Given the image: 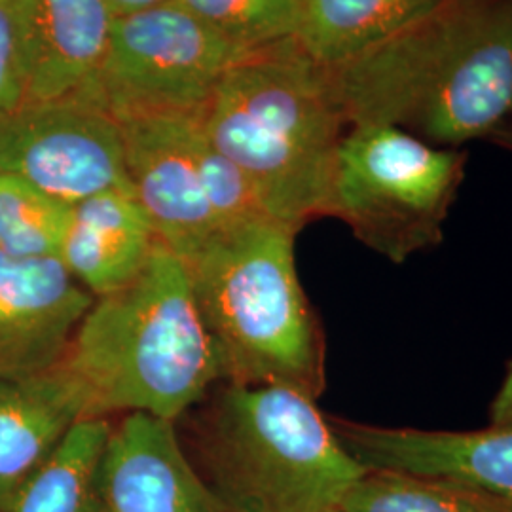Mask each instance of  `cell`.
I'll return each instance as SVG.
<instances>
[{"label":"cell","instance_id":"277c9868","mask_svg":"<svg viewBox=\"0 0 512 512\" xmlns=\"http://www.w3.org/2000/svg\"><path fill=\"white\" fill-rule=\"evenodd\" d=\"M202 128L247 175L270 219L300 232L311 219L327 217L348 124L325 69L294 40L228 71L203 110Z\"/></svg>","mask_w":512,"mask_h":512},{"label":"cell","instance_id":"7c38bea8","mask_svg":"<svg viewBox=\"0 0 512 512\" xmlns=\"http://www.w3.org/2000/svg\"><path fill=\"white\" fill-rule=\"evenodd\" d=\"M16 19L23 105L65 99L97 103V80L116 19L109 4L105 0H16Z\"/></svg>","mask_w":512,"mask_h":512},{"label":"cell","instance_id":"603a6c76","mask_svg":"<svg viewBox=\"0 0 512 512\" xmlns=\"http://www.w3.org/2000/svg\"><path fill=\"white\" fill-rule=\"evenodd\" d=\"M490 421L494 425L512 423V359L505 366L503 380L497 387L492 404H490Z\"/></svg>","mask_w":512,"mask_h":512},{"label":"cell","instance_id":"7402d4cb","mask_svg":"<svg viewBox=\"0 0 512 512\" xmlns=\"http://www.w3.org/2000/svg\"><path fill=\"white\" fill-rule=\"evenodd\" d=\"M25 84L19 52L16 0H0V116L23 105Z\"/></svg>","mask_w":512,"mask_h":512},{"label":"cell","instance_id":"9c48e42d","mask_svg":"<svg viewBox=\"0 0 512 512\" xmlns=\"http://www.w3.org/2000/svg\"><path fill=\"white\" fill-rule=\"evenodd\" d=\"M202 116H145L118 122L135 198L158 239L183 262L219 234L196 162Z\"/></svg>","mask_w":512,"mask_h":512},{"label":"cell","instance_id":"8fae6325","mask_svg":"<svg viewBox=\"0 0 512 512\" xmlns=\"http://www.w3.org/2000/svg\"><path fill=\"white\" fill-rule=\"evenodd\" d=\"M93 300L59 258L0 251V378L61 365Z\"/></svg>","mask_w":512,"mask_h":512},{"label":"cell","instance_id":"52a82bcc","mask_svg":"<svg viewBox=\"0 0 512 512\" xmlns=\"http://www.w3.org/2000/svg\"><path fill=\"white\" fill-rule=\"evenodd\" d=\"M177 0L118 16L97 80V103L116 122L202 116L220 80L247 59Z\"/></svg>","mask_w":512,"mask_h":512},{"label":"cell","instance_id":"8992f818","mask_svg":"<svg viewBox=\"0 0 512 512\" xmlns=\"http://www.w3.org/2000/svg\"><path fill=\"white\" fill-rule=\"evenodd\" d=\"M467 162L465 148L435 147L393 126H351L336 150L327 217L403 264L442 243Z\"/></svg>","mask_w":512,"mask_h":512},{"label":"cell","instance_id":"5bb4252c","mask_svg":"<svg viewBox=\"0 0 512 512\" xmlns=\"http://www.w3.org/2000/svg\"><path fill=\"white\" fill-rule=\"evenodd\" d=\"M88 416L84 389L63 365L48 372L0 378V512Z\"/></svg>","mask_w":512,"mask_h":512},{"label":"cell","instance_id":"d4e9b609","mask_svg":"<svg viewBox=\"0 0 512 512\" xmlns=\"http://www.w3.org/2000/svg\"><path fill=\"white\" fill-rule=\"evenodd\" d=\"M488 141H490V143H494L497 147L509 150L512 154V120L511 122H507L503 128L497 129Z\"/></svg>","mask_w":512,"mask_h":512},{"label":"cell","instance_id":"6da1fadb","mask_svg":"<svg viewBox=\"0 0 512 512\" xmlns=\"http://www.w3.org/2000/svg\"><path fill=\"white\" fill-rule=\"evenodd\" d=\"M323 69L348 128L393 126L442 148L488 141L512 120V0H439Z\"/></svg>","mask_w":512,"mask_h":512},{"label":"cell","instance_id":"9a60e30c","mask_svg":"<svg viewBox=\"0 0 512 512\" xmlns=\"http://www.w3.org/2000/svg\"><path fill=\"white\" fill-rule=\"evenodd\" d=\"M160 239L131 188H112L74 203L59 260L99 298L139 274Z\"/></svg>","mask_w":512,"mask_h":512},{"label":"cell","instance_id":"44dd1931","mask_svg":"<svg viewBox=\"0 0 512 512\" xmlns=\"http://www.w3.org/2000/svg\"><path fill=\"white\" fill-rule=\"evenodd\" d=\"M196 162L205 198L220 232L253 220L270 219L247 175L207 139L202 118L196 135Z\"/></svg>","mask_w":512,"mask_h":512},{"label":"cell","instance_id":"3957f363","mask_svg":"<svg viewBox=\"0 0 512 512\" xmlns=\"http://www.w3.org/2000/svg\"><path fill=\"white\" fill-rule=\"evenodd\" d=\"M61 365L84 389L90 418L175 423L222 382L186 266L162 241L129 283L93 300Z\"/></svg>","mask_w":512,"mask_h":512},{"label":"cell","instance_id":"ba28073f","mask_svg":"<svg viewBox=\"0 0 512 512\" xmlns=\"http://www.w3.org/2000/svg\"><path fill=\"white\" fill-rule=\"evenodd\" d=\"M0 171L67 205L131 188L120 124L82 99L23 105L0 116Z\"/></svg>","mask_w":512,"mask_h":512},{"label":"cell","instance_id":"5b68a950","mask_svg":"<svg viewBox=\"0 0 512 512\" xmlns=\"http://www.w3.org/2000/svg\"><path fill=\"white\" fill-rule=\"evenodd\" d=\"M298 230L260 219L222 230L184 262L222 382L325 391V334L296 272Z\"/></svg>","mask_w":512,"mask_h":512},{"label":"cell","instance_id":"30bf717a","mask_svg":"<svg viewBox=\"0 0 512 512\" xmlns=\"http://www.w3.org/2000/svg\"><path fill=\"white\" fill-rule=\"evenodd\" d=\"M90 512H222L184 452L173 421H112Z\"/></svg>","mask_w":512,"mask_h":512},{"label":"cell","instance_id":"484cf974","mask_svg":"<svg viewBox=\"0 0 512 512\" xmlns=\"http://www.w3.org/2000/svg\"><path fill=\"white\" fill-rule=\"evenodd\" d=\"M336 512H338V511H336Z\"/></svg>","mask_w":512,"mask_h":512},{"label":"cell","instance_id":"7a4b0ae2","mask_svg":"<svg viewBox=\"0 0 512 512\" xmlns=\"http://www.w3.org/2000/svg\"><path fill=\"white\" fill-rule=\"evenodd\" d=\"M175 429L222 512H336L365 473L315 399L289 387L220 382Z\"/></svg>","mask_w":512,"mask_h":512},{"label":"cell","instance_id":"e0dca14e","mask_svg":"<svg viewBox=\"0 0 512 512\" xmlns=\"http://www.w3.org/2000/svg\"><path fill=\"white\" fill-rule=\"evenodd\" d=\"M112 421L86 418L21 488L8 512H90L93 482Z\"/></svg>","mask_w":512,"mask_h":512},{"label":"cell","instance_id":"2e32d148","mask_svg":"<svg viewBox=\"0 0 512 512\" xmlns=\"http://www.w3.org/2000/svg\"><path fill=\"white\" fill-rule=\"evenodd\" d=\"M439 0H304L294 37L298 50L321 67L363 54Z\"/></svg>","mask_w":512,"mask_h":512},{"label":"cell","instance_id":"d6986e66","mask_svg":"<svg viewBox=\"0 0 512 512\" xmlns=\"http://www.w3.org/2000/svg\"><path fill=\"white\" fill-rule=\"evenodd\" d=\"M71 209L18 175L0 171V251L16 258H59Z\"/></svg>","mask_w":512,"mask_h":512},{"label":"cell","instance_id":"ffe728a7","mask_svg":"<svg viewBox=\"0 0 512 512\" xmlns=\"http://www.w3.org/2000/svg\"><path fill=\"white\" fill-rule=\"evenodd\" d=\"M220 37L262 52L296 37L304 0H177Z\"/></svg>","mask_w":512,"mask_h":512},{"label":"cell","instance_id":"cb8c5ba5","mask_svg":"<svg viewBox=\"0 0 512 512\" xmlns=\"http://www.w3.org/2000/svg\"><path fill=\"white\" fill-rule=\"evenodd\" d=\"M105 2L109 4L112 14L118 18V16H128V14H135V12L147 10L152 6L164 4L167 0H105Z\"/></svg>","mask_w":512,"mask_h":512},{"label":"cell","instance_id":"ac0fdd59","mask_svg":"<svg viewBox=\"0 0 512 512\" xmlns=\"http://www.w3.org/2000/svg\"><path fill=\"white\" fill-rule=\"evenodd\" d=\"M338 512H512V499L442 476L365 471Z\"/></svg>","mask_w":512,"mask_h":512},{"label":"cell","instance_id":"4fadbf2b","mask_svg":"<svg viewBox=\"0 0 512 512\" xmlns=\"http://www.w3.org/2000/svg\"><path fill=\"white\" fill-rule=\"evenodd\" d=\"M329 421L365 471L442 476L512 499V423L478 431H425Z\"/></svg>","mask_w":512,"mask_h":512}]
</instances>
